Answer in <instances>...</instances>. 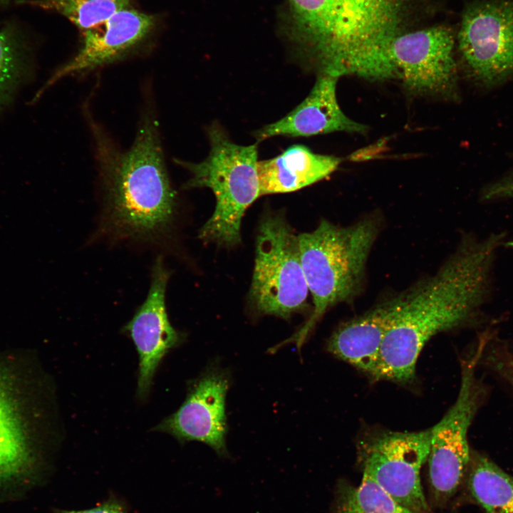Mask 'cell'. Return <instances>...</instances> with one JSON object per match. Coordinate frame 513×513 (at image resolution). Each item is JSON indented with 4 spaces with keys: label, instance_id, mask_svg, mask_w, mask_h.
Wrapping results in <instances>:
<instances>
[{
    "label": "cell",
    "instance_id": "14",
    "mask_svg": "<svg viewBox=\"0 0 513 513\" xmlns=\"http://www.w3.org/2000/svg\"><path fill=\"white\" fill-rule=\"evenodd\" d=\"M156 25L154 16L129 8L103 24L83 31L79 49L38 92L62 78L77 76L120 61L144 45Z\"/></svg>",
    "mask_w": 513,
    "mask_h": 513
},
{
    "label": "cell",
    "instance_id": "25",
    "mask_svg": "<svg viewBox=\"0 0 513 513\" xmlns=\"http://www.w3.org/2000/svg\"><path fill=\"white\" fill-rule=\"evenodd\" d=\"M8 0H0V3H6Z\"/></svg>",
    "mask_w": 513,
    "mask_h": 513
},
{
    "label": "cell",
    "instance_id": "12",
    "mask_svg": "<svg viewBox=\"0 0 513 513\" xmlns=\"http://www.w3.org/2000/svg\"><path fill=\"white\" fill-rule=\"evenodd\" d=\"M229 387L227 373L211 367L190 382L185 401L165 418L154 431L169 434L181 443L203 442L220 457H227L225 401Z\"/></svg>",
    "mask_w": 513,
    "mask_h": 513
},
{
    "label": "cell",
    "instance_id": "6",
    "mask_svg": "<svg viewBox=\"0 0 513 513\" xmlns=\"http://www.w3.org/2000/svg\"><path fill=\"white\" fill-rule=\"evenodd\" d=\"M490 336H480L461 363V380L457 397L443 418L432 428L428 462L432 497L445 502L457 492L469 467L471 452L468 431L484 404L489 388L477 375Z\"/></svg>",
    "mask_w": 513,
    "mask_h": 513
},
{
    "label": "cell",
    "instance_id": "2",
    "mask_svg": "<svg viewBox=\"0 0 513 513\" xmlns=\"http://www.w3.org/2000/svg\"><path fill=\"white\" fill-rule=\"evenodd\" d=\"M504 237L502 233L467 236L434 274L400 294L398 312L380 353L383 376L400 383L411 381L419 355L432 337L474 320L487 296Z\"/></svg>",
    "mask_w": 513,
    "mask_h": 513
},
{
    "label": "cell",
    "instance_id": "23",
    "mask_svg": "<svg viewBox=\"0 0 513 513\" xmlns=\"http://www.w3.org/2000/svg\"><path fill=\"white\" fill-rule=\"evenodd\" d=\"M55 513H128L117 501L108 500L97 507L83 510H56Z\"/></svg>",
    "mask_w": 513,
    "mask_h": 513
},
{
    "label": "cell",
    "instance_id": "24",
    "mask_svg": "<svg viewBox=\"0 0 513 513\" xmlns=\"http://www.w3.org/2000/svg\"><path fill=\"white\" fill-rule=\"evenodd\" d=\"M504 245L508 248L513 249V241H509L507 242H504Z\"/></svg>",
    "mask_w": 513,
    "mask_h": 513
},
{
    "label": "cell",
    "instance_id": "15",
    "mask_svg": "<svg viewBox=\"0 0 513 513\" xmlns=\"http://www.w3.org/2000/svg\"><path fill=\"white\" fill-rule=\"evenodd\" d=\"M338 78L319 74L308 96L284 118L259 130L256 139L260 141L279 135L309 137L337 131L366 133L367 126L348 118L338 103Z\"/></svg>",
    "mask_w": 513,
    "mask_h": 513
},
{
    "label": "cell",
    "instance_id": "17",
    "mask_svg": "<svg viewBox=\"0 0 513 513\" xmlns=\"http://www.w3.org/2000/svg\"><path fill=\"white\" fill-rule=\"evenodd\" d=\"M341 162L339 157L315 153L304 145H292L274 158L258 162L260 195L304 188L328 177Z\"/></svg>",
    "mask_w": 513,
    "mask_h": 513
},
{
    "label": "cell",
    "instance_id": "11",
    "mask_svg": "<svg viewBox=\"0 0 513 513\" xmlns=\"http://www.w3.org/2000/svg\"><path fill=\"white\" fill-rule=\"evenodd\" d=\"M454 46L451 30L443 26L406 31L393 41L390 58L408 90L451 95L456 82Z\"/></svg>",
    "mask_w": 513,
    "mask_h": 513
},
{
    "label": "cell",
    "instance_id": "1",
    "mask_svg": "<svg viewBox=\"0 0 513 513\" xmlns=\"http://www.w3.org/2000/svg\"><path fill=\"white\" fill-rule=\"evenodd\" d=\"M418 0H288L286 33L301 61L321 73L398 78L393 41Z\"/></svg>",
    "mask_w": 513,
    "mask_h": 513
},
{
    "label": "cell",
    "instance_id": "10",
    "mask_svg": "<svg viewBox=\"0 0 513 513\" xmlns=\"http://www.w3.org/2000/svg\"><path fill=\"white\" fill-rule=\"evenodd\" d=\"M458 48L470 73L491 87L513 76V0H475L462 14Z\"/></svg>",
    "mask_w": 513,
    "mask_h": 513
},
{
    "label": "cell",
    "instance_id": "5",
    "mask_svg": "<svg viewBox=\"0 0 513 513\" xmlns=\"http://www.w3.org/2000/svg\"><path fill=\"white\" fill-rule=\"evenodd\" d=\"M208 136L210 151L205 160L177 162L191 174L184 189L208 187L216 198L214 211L200 229V238L232 247L240 242L245 211L260 196L257 145L235 144L217 125L210 127Z\"/></svg>",
    "mask_w": 513,
    "mask_h": 513
},
{
    "label": "cell",
    "instance_id": "21",
    "mask_svg": "<svg viewBox=\"0 0 513 513\" xmlns=\"http://www.w3.org/2000/svg\"><path fill=\"white\" fill-rule=\"evenodd\" d=\"M28 71L26 52L17 35L11 28L1 30L0 110L11 101Z\"/></svg>",
    "mask_w": 513,
    "mask_h": 513
},
{
    "label": "cell",
    "instance_id": "20",
    "mask_svg": "<svg viewBox=\"0 0 513 513\" xmlns=\"http://www.w3.org/2000/svg\"><path fill=\"white\" fill-rule=\"evenodd\" d=\"M335 513H415L399 504L368 475L363 472L361 484H341Z\"/></svg>",
    "mask_w": 513,
    "mask_h": 513
},
{
    "label": "cell",
    "instance_id": "9",
    "mask_svg": "<svg viewBox=\"0 0 513 513\" xmlns=\"http://www.w3.org/2000/svg\"><path fill=\"white\" fill-rule=\"evenodd\" d=\"M431 435V428L417 432L383 430L370 434L359 445L363 472L415 513L429 510L420 470L428 458Z\"/></svg>",
    "mask_w": 513,
    "mask_h": 513
},
{
    "label": "cell",
    "instance_id": "16",
    "mask_svg": "<svg viewBox=\"0 0 513 513\" xmlns=\"http://www.w3.org/2000/svg\"><path fill=\"white\" fill-rule=\"evenodd\" d=\"M400 304L399 294L345 322L330 337L327 350L373 377L383 341Z\"/></svg>",
    "mask_w": 513,
    "mask_h": 513
},
{
    "label": "cell",
    "instance_id": "18",
    "mask_svg": "<svg viewBox=\"0 0 513 513\" xmlns=\"http://www.w3.org/2000/svg\"><path fill=\"white\" fill-rule=\"evenodd\" d=\"M469 467V490L484 513H513V476L480 453Z\"/></svg>",
    "mask_w": 513,
    "mask_h": 513
},
{
    "label": "cell",
    "instance_id": "8",
    "mask_svg": "<svg viewBox=\"0 0 513 513\" xmlns=\"http://www.w3.org/2000/svg\"><path fill=\"white\" fill-rule=\"evenodd\" d=\"M0 356V488L35 474L41 446V413L28 375Z\"/></svg>",
    "mask_w": 513,
    "mask_h": 513
},
{
    "label": "cell",
    "instance_id": "19",
    "mask_svg": "<svg viewBox=\"0 0 513 513\" xmlns=\"http://www.w3.org/2000/svg\"><path fill=\"white\" fill-rule=\"evenodd\" d=\"M133 0H21L20 4L56 12L81 30L97 26L116 13L131 8Z\"/></svg>",
    "mask_w": 513,
    "mask_h": 513
},
{
    "label": "cell",
    "instance_id": "7",
    "mask_svg": "<svg viewBox=\"0 0 513 513\" xmlns=\"http://www.w3.org/2000/svg\"><path fill=\"white\" fill-rule=\"evenodd\" d=\"M309 289L299 235L279 214L260 222L250 298L256 309L284 318L306 306Z\"/></svg>",
    "mask_w": 513,
    "mask_h": 513
},
{
    "label": "cell",
    "instance_id": "13",
    "mask_svg": "<svg viewBox=\"0 0 513 513\" xmlns=\"http://www.w3.org/2000/svg\"><path fill=\"white\" fill-rule=\"evenodd\" d=\"M169 271L161 256L155 261L150 286L142 304L123 327L139 356L137 397L148 396L154 377L166 355L181 341L172 326L166 309L165 293Z\"/></svg>",
    "mask_w": 513,
    "mask_h": 513
},
{
    "label": "cell",
    "instance_id": "22",
    "mask_svg": "<svg viewBox=\"0 0 513 513\" xmlns=\"http://www.w3.org/2000/svg\"><path fill=\"white\" fill-rule=\"evenodd\" d=\"M482 199L513 200V173L488 185L482 192Z\"/></svg>",
    "mask_w": 513,
    "mask_h": 513
},
{
    "label": "cell",
    "instance_id": "3",
    "mask_svg": "<svg viewBox=\"0 0 513 513\" xmlns=\"http://www.w3.org/2000/svg\"><path fill=\"white\" fill-rule=\"evenodd\" d=\"M109 229L126 239L155 242L170 230L175 193L170 184L154 114L144 113L132 145L120 149L89 118Z\"/></svg>",
    "mask_w": 513,
    "mask_h": 513
},
{
    "label": "cell",
    "instance_id": "4",
    "mask_svg": "<svg viewBox=\"0 0 513 513\" xmlns=\"http://www.w3.org/2000/svg\"><path fill=\"white\" fill-rule=\"evenodd\" d=\"M379 228L376 217H367L348 226L323 220L312 232L299 234L302 268L314 307L309 321L287 341L300 347L328 309L358 294Z\"/></svg>",
    "mask_w": 513,
    "mask_h": 513
}]
</instances>
